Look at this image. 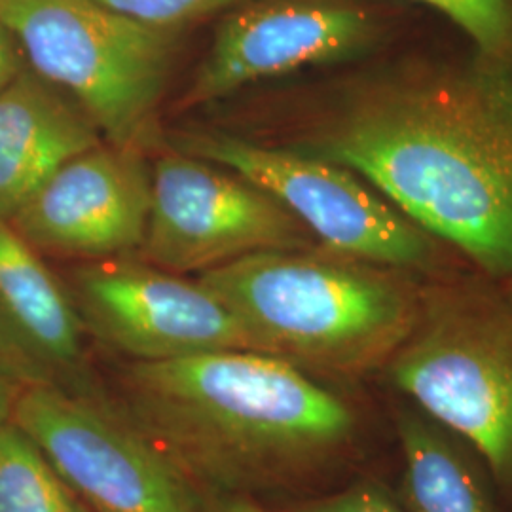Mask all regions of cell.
Wrapping results in <instances>:
<instances>
[{
  "label": "cell",
  "instance_id": "6da1fadb",
  "mask_svg": "<svg viewBox=\"0 0 512 512\" xmlns=\"http://www.w3.org/2000/svg\"><path fill=\"white\" fill-rule=\"evenodd\" d=\"M348 167L512 293V69L414 59L365 80L294 145Z\"/></svg>",
  "mask_w": 512,
  "mask_h": 512
},
{
  "label": "cell",
  "instance_id": "7a4b0ae2",
  "mask_svg": "<svg viewBox=\"0 0 512 512\" xmlns=\"http://www.w3.org/2000/svg\"><path fill=\"white\" fill-rule=\"evenodd\" d=\"M124 416L213 494L283 486L340 458L353 406L308 370L253 349L131 363Z\"/></svg>",
  "mask_w": 512,
  "mask_h": 512
},
{
  "label": "cell",
  "instance_id": "3957f363",
  "mask_svg": "<svg viewBox=\"0 0 512 512\" xmlns=\"http://www.w3.org/2000/svg\"><path fill=\"white\" fill-rule=\"evenodd\" d=\"M198 279L238 317L249 349L338 376L387 366L423 291L414 274L317 245L243 256Z\"/></svg>",
  "mask_w": 512,
  "mask_h": 512
},
{
  "label": "cell",
  "instance_id": "277c9868",
  "mask_svg": "<svg viewBox=\"0 0 512 512\" xmlns=\"http://www.w3.org/2000/svg\"><path fill=\"white\" fill-rule=\"evenodd\" d=\"M385 368L425 416L467 440L511 484V291L423 285L416 323Z\"/></svg>",
  "mask_w": 512,
  "mask_h": 512
},
{
  "label": "cell",
  "instance_id": "5b68a950",
  "mask_svg": "<svg viewBox=\"0 0 512 512\" xmlns=\"http://www.w3.org/2000/svg\"><path fill=\"white\" fill-rule=\"evenodd\" d=\"M0 18L25 63L73 97L105 141L145 150L179 33L141 25L93 0H0Z\"/></svg>",
  "mask_w": 512,
  "mask_h": 512
},
{
  "label": "cell",
  "instance_id": "8992f818",
  "mask_svg": "<svg viewBox=\"0 0 512 512\" xmlns=\"http://www.w3.org/2000/svg\"><path fill=\"white\" fill-rule=\"evenodd\" d=\"M173 147L268 192L325 251L408 274L439 270V239L348 167L222 131H186L173 137Z\"/></svg>",
  "mask_w": 512,
  "mask_h": 512
},
{
  "label": "cell",
  "instance_id": "52a82bcc",
  "mask_svg": "<svg viewBox=\"0 0 512 512\" xmlns=\"http://www.w3.org/2000/svg\"><path fill=\"white\" fill-rule=\"evenodd\" d=\"M12 423L95 512H205L188 476L103 397L25 385Z\"/></svg>",
  "mask_w": 512,
  "mask_h": 512
},
{
  "label": "cell",
  "instance_id": "ba28073f",
  "mask_svg": "<svg viewBox=\"0 0 512 512\" xmlns=\"http://www.w3.org/2000/svg\"><path fill=\"white\" fill-rule=\"evenodd\" d=\"M139 258L175 274H203L243 256L315 247L274 198L222 165L175 150L152 165Z\"/></svg>",
  "mask_w": 512,
  "mask_h": 512
},
{
  "label": "cell",
  "instance_id": "9c48e42d",
  "mask_svg": "<svg viewBox=\"0 0 512 512\" xmlns=\"http://www.w3.org/2000/svg\"><path fill=\"white\" fill-rule=\"evenodd\" d=\"M399 23L372 0H243L222 19L179 105L202 107L264 78L357 59L389 42Z\"/></svg>",
  "mask_w": 512,
  "mask_h": 512
},
{
  "label": "cell",
  "instance_id": "30bf717a",
  "mask_svg": "<svg viewBox=\"0 0 512 512\" xmlns=\"http://www.w3.org/2000/svg\"><path fill=\"white\" fill-rule=\"evenodd\" d=\"M69 291L86 330L131 363L249 349L238 317L198 277L139 256L82 262Z\"/></svg>",
  "mask_w": 512,
  "mask_h": 512
},
{
  "label": "cell",
  "instance_id": "8fae6325",
  "mask_svg": "<svg viewBox=\"0 0 512 512\" xmlns=\"http://www.w3.org/2000/svg\"><path fill=\"white\" fill-rule=\"evenodd\" d=\"M150 171L143 148L103 141L61 165L8 222L40 255L82 262L139 256Z\"/></svg>",
  "mask_w": 512,
  "mask_h": 512
},
{
  "label": "cell",
  "instance_id": "7c38bea8",
  "mask_svg": "<svg viewBox=\"0 0 512 512\" xmlns=\"http://www.w3.org/2000/svg\"><path fill=\"white\" fill-rule=\"evenodd\" d=\"M73 294L33 245L0 219V361L25 385L103 397Z\"/></svg>",
  "mask_w": 512,
  "mask_h": 512
},
{
  "label": "cell",
  "instance_id": "4fadbf2b",
  "mask_svg": "<svg viewBox=\"0 0 512 512\" xmlns=\"http://www.w3.org/2000/svg\"><path fill=\"white\" fill-rule=\"evenodd\" d=\"M103 141L73 97L25 65L0 92V219H12L61 165Z\"/></svg>",
  "mask_w": 512,
  "mask_h": 512
},
{
  "label": "cell",
  "instance_id": "5bb4252c",
  "mask_svg": "<svg viewBox=\"0 0 512 512\" xmlns=\"http://www.w3.org/2000/svg\"><path fill=\"white\" fill-rule=\"evenodd\" d=\"M397 431L408 511L495 512L475 467L448 429L423 412L403 410Z\"/></svg>",
  "mask_w": 512,
  "mask_h": 512
},
{
  "label": "cell",
  "instance_id": "9a60e30c",
  "mask_svg": "<svg viewBox=\"0 0 512 512\" xmlns=\"http://www.w3.org/2000/svg\"><path fill=\"white\" fill-rule=\"evenodd\" d=\"M80 501L10 421L0 425V512H74Z\"/></svg>",
  "mask_w": 512,
  "mask_h": 512
},
{
  "label": "cell",
  "instance_id": "2e32d148",
  "mask_svg": "<svg viewBox=\"0 0 512 512\" xmlns=\"http://www.w3.org/2000/svg\"><path fill=\"white\" fill-rule=\"evenodd\" d=\"M437 10L471 40L478 57L512 69V0H412Z\"/></svg>",
  "mask_w": 512,
  "mask_h": 512
},
{
  "label": "cell",
  "instance_id": "e0dca14e",
  "mask_svg": "<svg viewBox=\"0 0 512 512\" xmlns=\"http://www.w3.org/2000/svg\"><path fill=\"white\" fill-rule=\"evenodd\" d=\"M112 12L158 31L181 33L220 10L238 6L243 0H93Z\"/></svg>",
  "mask_w": 512,
  "mask_h": 512
},
{
  "label": "cell",
  "instance_id": "ac0fdd59",
  "mask_svg": "<svg viewBox=\"0 0 512 512\" xmlns=\"http://www.w3.org/2000/svg\"><path fill=\"white\" fill-rule=\"evenodd\" d=\"M285 512H406L376 480H361L340 492L296 503Z\"/></svg>",
  "mask_w": 512,
  "mask_h": 512
},
{
  "label": "cell",
  "instance_id": "d6986e66",
  "mask_svg": "<svg viewBox=\"0 0 512 512\" xmlns=\"http://www.w3.org/2000/svg\"><path fill=\"white\" fill-rule=\"evenodd\" d=\"M25 57L6 23L0 18V92L21 73Z\"/></svg>",
  "mask_w": 512,
  "mask_h": 512
},
{
  "label": "cell",
  "instance_id": "ffe728a7",
  "mask_svg": "<svg viewBox=\"0 0 512 512\" xmlns=\"http://www.w3.org/2000/svg\"><path fill=\"white\" fill-rule=\"evenodd\" d=\"M21 389L23 384L0 361V425H6L12 421L14 406Z\"/></svg>",
  "mask_w": 512,
  "mask_h": 512
},
{
  "label": "cell",
  "instance_id": "44dd1931",
  "mask_svg": "<svg viewBox=\"0 0 512 512\" xmlns=\"http://www.w3.org/2000/svg\"><path fill=\"white\" fill-rule=\"evenodd\" d=\"M205 512H268L249 495L213 494L205 499Z\"/></svg>",
  "mask_w": 512,
  "mask_h": 512
},
{
  "label": "cell",
  "instance_id": "7402d4cb",
  "mask_svg": "<svg viewBox=\"0 0 512 512\" xmlns=\"http://www.w3.org/2000/svg\"><path fill=\"white\" fill-rule=\"evenodd\" d=\"M74 512H88L86 511V507H84V503H80V505H78V507H76V511Z\"/></svg>",
  "mask_w": 512,
  "mask_h": 512
}]
</instances>
